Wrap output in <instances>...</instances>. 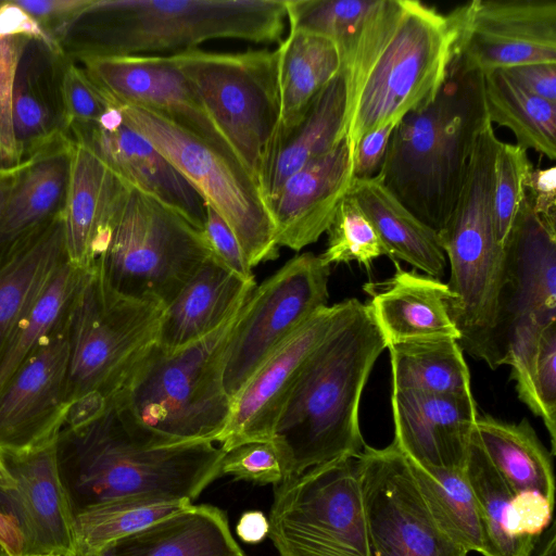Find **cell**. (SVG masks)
<instances>
[{"mask_svg": "<svg viewBox=\"0 0 556 556\" xmlns=\"http://www.w3.org/2000/svg\"><path fill=\"white\" fill-rule=\"evenodd\" d=\"M224 452L211 441L159 445L114 402L65 424L58 464L75 514L124 497L193 502L218 477Z\"/></svg>", "mask_w": 556, "mask_h": 556, "instance_id": "cell-1", "label": "cell"}, {"mask_svg": "<svg viewBox=\"0 0 556 556\" xmlns=\"http://www.w3.org/2000/svg\"><path fill=\"white\" fill-rule=\"evenodd\" d=\"M456 33L448 15L413 0H379L349 62L345 137L351 153L367 132L427 106L444 84Z\"/></svg>", "mask_w": 556, "mask_h": 556, "instance_id": "cell-2", "label": "cell"}, {"mask_svg": "<svg viewBox=\"0 0 556 556\" xmlns=\"http://www.w3.org/2000/svg\"><path fill=\"white\" fill-rule=\"evenodd\" d=\"M384 349L368 305L348 299L338 323L305 363L278 419L273 439L286 477L363 451L361 397Z\"/></svg>", "mask_w": 556, "mask_h": 556, "instance_id": "cell-3", "label": "cell"}, {"mask_svg": "<svg viewBox=\"0 0 556 556\" xmlns=\"http://www.w3.org/2000/svg\"><path fill=\"white\" fill-rule=\"evenodd\" d=\"M285 0H90L55 36L72 61L155 55L235 38L280 43Z\"/></svg>", "mask_w": 556, "mask_h": 556, "instance_id": "cell-4", "label": "cell"}, {"mask_svg": "<svg viewBox=\"0 0 556 556\" xmlns=\"http://www.w3.org/2000/svg\"><path fill=\"white\" fill-rule=\"evenodd\" d=\"M489 123L483 73L453 59L435 98L394 126L379 174L383 185L439 232L455 207L477 139Z\"/></svg>", "mask_w": 556, "mask_h": 556, "instance_id": "cell-5", "label": "cell"}, {"mask_svg": "<svg viewBox=\"0 0 556 556\" xmlns=\"http://www.w3.org/2000/svg\"><path fill=\"white\" fill-rule=\"evenodd\" d=\"M498 141L488 124L477 139L455 207L438 232L450 264L446 285L454 294L451 315L458 344L491 369L506 365L508 353L503 329L506 255L496 239L492 212Z\"/></svg>", "mask_w": 556, "mask_h": 556, "instance_id": "cell-6", "label": "cell"}, {"mask_svg": "<svg viewBox=\"0 0 556 556\" xmlns=\"http://www.w3.org/2000/svg\"><path fill=\"white\" fill-rule=\"evenodd\" d=\"M247 300L198 341L169 352L155 344L111 401L156 444L215 443L224 430L232 404L224 387L226 358Z\"/></svg>", "mask_w": 556, "mask_h": 556, "instance_id": "cell-7", "label": "cell"}, {"mask_svg": "<svg viewBox=\"0 0 556 556\" xmlns=\"http://www.w3.org/2000/svg\"><path fill=\"white\" fill-rule=\"evenodd\" d=\"M164 307L123 295L91 268L67 325V400L105 406L157 342Z\"/></svg>", "mask_w": 556, "mask_h": 556, "instance_id": "cell-8", "label": "cell"}, {"mask_svg": "<svg viewBox=\"0 0 556 556\" xmlns=\"http://www.w3.org/2000/svg\"><path fill=\"white\" fill-rule=\"evenodd\" d=\"M211 256L202 230L129 185L92 268L116 292L165 307Z\"/></svg>", "mask_w": 556, "mask_h": 556, "instance_id": "cell-9", "label": "cell"}, {"mask_svg": "<svg viewBox=\"0 0 556 556\" xmlns=\"http://www.w3.org/2000/svg\"><path fill=\"white\" fill-rule=\"evenodd\" d=\"M113 103L125 123L147 138L225 220L251 268L278 257L264 197L233 154L155 112Z\"/></svg>", "mask_w": 556, "mask_h": 556, "instance_id": "cell-10", "label": "cell"}, {"mask_svg": "<svg viewBox=\"0 0 556 556\" xmlns=\"http://www.w3.org/2000/svg\"><path fill=\"white\" fill-rule=\"evenodd\" d=\"M238 161L257 176L280 122L277 50L170 55Z\"/></svg>", "mask_w": 556, "mask_h": 556, "instance_id": "cell-11", "label": "cell"}, {"mask_svg": "<svg viewBox=\"0 0 556 556\" xmlns=\"http://www.w3.org/2000/svg\"><path fill=\"white\" fill-rule=\"evenodd\" d=\"M357 455L274 485L268 538L278 556H372Z\"/></svg>", "mask_w": 556, "mask_h": 556, "instance_id": "cell-12", "label": "cell"}, {"mask_svg": "<svg viewBox=\"0 0 556 556\" xmlns=\"http://www.w3.org/2000/svg\"><path fill=\"white\" fill-rule=\"evenodd\" d=\"M329 276L330 266L319 255L304 252L256 285L226 358L224 387L231 401L282 343L328 305Z\"/></svg>", "mask_w": 556, "mask_h": 556, "instance_id": "cell-13", "label": "cell"}, {"mask_svg": "<svg viewBox=\"0 0 556 556\" xmlns=\"http://www.w3.org/2000/svg\"><path fill=\"white\" fill-rule=\"evenodd\" d=\"M372 556H468L439 522L394 442L357 455Z\"/></svg>", "mask_w": 556, "mask_h": 556, "instance_id": "cell-14", "label": "cell"}, {"mask_svg": "<svg viewBox=\"0 0 556 556\" xmlns=\"http://www.w3.org/2000/svg\"><path fill=\"white\" fill-rule=\"evenodd\" d=\"M448 16L456 33L453 59L467 70L556 63L554 0H475Z\"/></svg>", "mask_w": 556, "mask_h": 556, "instance_id": "cell-15", "label": "cell"}, {"mask_svg": "<svg viewBox=\"0 0 556 556\" xmlns=\"http://www.w3.org/2000/svg\"><path fill=\"white\" fill-rule=\"evenodd\" d=\"M67 325L26 359L0 390V452L17 454L45 446L58 439L65 425L71 407Z\"/></svg>", "mask_w": 556, "mask_h": 556, "instance_id": "cell-16", "label": "cell"}, {"mask_svg": "<svg viewBox=\"0 0 556 556\" xmlns=\"http://www.w3.org/2000/svg\"><path fill=\"white\" fill-rule=\"evenodd\" d=\"M346 300L317 311L254 372L232 400L228 421L217 437L226 453L243 443L269 441L308 357L338 323Z\"/></svg>", "mask_w": 556, "mask_h": 556, "instance_id": "cell-17", "label": "cell"}, {"mask_svg": "<svg viewBox=\"0 0 556 556\" xmlns=\"http://www.w3.org/2000/svg\"><path fill=\"white\" fill-rule=\"evenodd\" d=\"M15 480L0 508L16 522L25 556H77L75 509L62 481L56 440L25 453L0 452Z\"/></svg>", "mask_w": 556, "mask_h": 556, "instance_id": "cell-18", "label": "cell"}, {"mask_svg": "<svg viewBox=\"0 0 556 556\" xmlns=\"http://www.w3.org/2000/svg\"><path fill=\"white\" fill-rule=\"evenodd\" d=\"M79 64L111 101L155 112L233 154L170 55L98 58Z\"/></svg>", "mask_w": 556, "mask_h": 556, "instance_id": "cell-19", "label": "cell"}, {"mask_svg": "<svg viewBox=\"0 0 556 556\" xmlns=\"http://www.w3.org/2000/svg\"><path fill=\"white\" fill-rule=\"evenodd\" d=\"M503 248V329L508 345L518 329L556 323V223L541 217L525 194Z\"/></svg>", "mask_w": 556, "mask_h": 556, "instance_id": "cell-20", "label": "cell"}, {"mask_svg": "<svg viewBox=\"0 0 556 556\" xmlns=\"http://www.w3.org/2000/svg\"><path fill=\"white\" fill-rule=\"evenodd\" d=\"M68 140L87 147L127 184L173 207L203 231L205 202L201 195L147 138L125 123L113 102L94 125Z\"/></svg>", "mask_w": 556, "mask_h": 556, "instance_id": "cell-21", "label": "cell"}, {"mask_svg": "<svg viewBox=\"0 0 556 556\" xmlns=\"http://www.w3.org/2000/svg\"><path fill=\"white\" fill-rule=\"evenodd\" d=\"M70 60L53 41L28 39L16 66L13 129L24 164L68 140L63 81Z\"/></svg>", "mask_w": 556, "mask_h": 556, "instance_id": "cell-22", "label": "cell"}, {"mask_svg": "<svg viewBox=\"0 0 556 556\" xmlns=\"http://www.w3.org/2000/svg\"><path fill=\"white\" fill-rule=\"evenodd\" d=\"M393 442L401 452L431 466L465 468L478 410L470 394L392 390Z\"/></svg>", "mask_w": 556, "mask_h": 556, "instance_id": "cell-23", "label": "cell"}, {"mask_svg": "<svg viewBox=\"0 0 556 556\" xmlns=\"http://www.w3.org/2000/svg\"><path fill=\"white\" fill-rule=\"evenodd\" d=\"M352 179L346 137L291 175L267 202L277 245L300 251L316 242L329 228Z\"/></svg>", "mask_w": 556, "mask_h": 556, "instance_id": "cell-24", "label": "cell"}, {"mask_svg": "<svg viewBox=\"0 0 556 556\" xmlns=\"http://www.w3.org/2000/svg\"><path fill=\"white\" fill-rule=\"evenodd\" d=\"M393 262L391 278L364 286L370 296L368 308L387 346L441 339L458 342L459 332L451 315L454 294L447 285Z\"/></svg>", "mask_w": 556, "mask_h": 556, "instance_id": "cell-25", "label": "cell"}, {"mask_svg": "<svg viewBox=\"0 0 556 556\" xmlns=\"http://www.w3.org/2000/svg\"><path fill=\"white\" fill-rule=\"evenodd\" d=\"M465 475L476 498L483 530V556H531L546 516L535 493H515L475 438Z\"/></svg>", "mask_w": 556, "mask_h": 556, "instance_id": "cell-26", "label": "cell"}, {"mask_svg": "<svg viewBox=\"0 0 556 556\" xmlns=\"http://www.w3.org/2000/svg\"><path fill=\"white\" fill-rule=\"evenodd\" d=\"M72 162L63 213L68 261L91 269L106 242L129 184L87 147L71 141Z\"/></svg>", "mask_w": 556, "mask_h": 556, "instance_id": "cell-27", "label": "cell"}, {"mask_svg": "<svg viewBox=\"0 0 556 556\" xmlns=\"http://www.w3.org/2000/svg\"><path fill=\"white\" fill-rule=\"evenodd\" d=\"M71 141L21 164L0 211V269L63 216L71 174Z\"/></svg>", "mask_w": 556, "mask_h": 556, "instance_id": "cell-28", "label": "cell"}, {"mask_svg": "<svg viewBox=\"0 0 556 556\" xmlns=\"http://www.w3.org/2000/svg\"><path fill=\"white\" fill-rule=\"evenodd\" d=\"M244 281L208 257L164 307L156 345L175 351L217 329L252 293Z\"/></svg>", "mask_w": 556, "mask_h": 556, "instance_id": "cell-29", "label": "cell"}, {"mask_svg": "<svg viewBox=\"0 0 556 556\" xmlns=\"http://www.w3.org/2000/svg\"><path fill=\"white\" fill-rule=\"evenodd\" d=\"M346 102L345 80L340 72L298 124L276 134L257 176L266 205L291 175L331 151L345 137Z\"/></svg>", "mask_w": 556, "mask_h": 556, "instance_id": "cell-30", "label": "cell"}, {"mask_svg": "<svg viewBox=\"0 0 556 556\" xmlns=\"http://www.w3.org/2000/svg\"><path fill=\"white\" fill-rule=\"evenodd\" d=\"M375 227L392 261H403L424 275L440 279L447 261L439 235L408 211L383 185L380 176L352 179L348 192Z\"/></svg>", "mask_w": 556, "mask_h": 556, "instance_id": "cell-31", "label": "cell"}, {"mask_svg": "<svg viewBox=\"0 0 556 556\" xmlns=\"http://www.w3.org/2000/svg\"><path fill=\"white\" fill-rule=\"evenodd\" d=\"M116 556H241L226 514L195 505L114 544Z\"/></svg>", "mask_w": 556, "mask_h": 556, "instance_id": "cell-32", "label": "cell"}, {"mask_svg": "<svg viewBox=\"0 0 556 556\" xmlns=\"http://www.w3.org/2000/svg\"><path fill=\"white\" fill-rule=\"evenodd\" d=\"M475 438L515 493H538L555 503L553 455L527 419L478 416Z\"/></svg>", "mask_w": 556, "mask_h": 556, "instance_id": "cell-33", "label": "cell"}, {"mask_svg": "<svg viewBox=\"0 0 556 556\" xmlns=\"http://www.w3.org/2000/svg\"><path fill=\"white\" fill-rule=\"evenodd\" d=\"M277 55L279 132L298 124L314 99L340 73L341 61L330 39L304 30H290L280 41Z\"/></svg>", "mask_w": 556, "mask_h": 556, "instance_id": "cell-34", "label": "cell"}, {"mask_svg": "<svg viewBox=\"0 0 556 556\" xmlns=\"http://www.w3.org/2000/svg\"><path fill=\"white\" fill-rule=\"evenodd\" d=\"M66 262L62 216L0 269V351Z\"/></svg>", "mask_w": 556, "mask_h": 556, "instance_id": "cell-35", "label": "cell"}, {"mask_svg": "<svg viewBox=\"0 0 556 556\" xmlns=\"http://www.w3.org/2000/svg\"><path fill=\"white\" fill-rule=\"evenodd\" d=\"M506 365L511 368L519 400L547 429L551 454L556 453V323L516 330L508 343Z\"/></svg>", "mask_w": 556, "mask_h": 556, "instance_id": "cell-36", "label": "cell"}, {"mask_svg": "<svg viewBox=\"0 0 556 556\" xmlns=\"http://www.w3.org/2000/svg\"><path fill=\"white\" fill-rule=\"evenodd\" d=\"M88 270L68 261L55 273L0 351V390L26 359L67 324Z\"/></svg>", "mask_w": 556, "mask_h": 556, "instance_id": "cell-37", "label": "cell"}, {"mask_svg": "<svg viewBox=\"0 0 556 556\" xmlns=\"http://www.w3.org/2000/svg\"><path fill=\"white\" fill-rule=\"evenodd\" d=\"M489 121L513 131L516 144L556 159V103L532 94L503 71L483 74Z\"/></svg>", "mask_w": 556, "mask_h": 556, "instance_id": "cell-38", "label": "cell"}, {"mask_svg": "<svg viewBox=\"0 0 556 556\" xmlns=\"http://www.w3.org/2000/svg\"><path fill=\"white\" fill-rule=\"evenodd\" d=\"M392 390L431 394H470V374L453 339L403 342L387 346Z\"/></svg>", "mask_w": 556, "mask_h": 556, "instance_id": "cell-39", "label": "cell"}, {"mask_svg": "<svg viewBox=\"0 0 556 556\" xmlns=\"http://www.w3.org/2000/svg\"><path fill=\"white\" fill-rule=\"evenodd\" d=\"M192 504L189 500L134 496L80 509L75 515L77 556L99 553Z\"/></svg>", "mask_w": 556, "mask_h": 556, "instance_id": "cell-40", "label": "cell"}, {"mask_svg": "<svg viewBox=\"0 0 556 556\" xmlns=\"http://www.w3.org/2000/svg\"><path fill=\"white\" fill-rule=\"evenodd\" d=\"M404 456L417 486L439 522L469 553L482 554V523L465 470L440 468Z\"/></svg>", "mask_w": 556, "mask_h": 556, "instance_id": "cell-41", "label": "cell"}, {"mask_svg": "<svg viewBox=\"0 0 556 556\" xmlns=\"http://www.w3.org/2000/svg\"><path fill=\"white\" fill-rule=\"evenodd\" d=\"M378 2L379 0H285L290 30H304L330 39L338 49L341 68L359 43Z\"/></svg>", "mask_w": 556, "mask_h": 556, "instance_id": "cell-42", "label": "cell"}, {"mask_svg": "<svg viewBox=\"0 0 556 556\" xmlns=\"http://www.w3.org/2000/svg\"><path fill=\"white\" fill-rule=\"evenodd\" d=\"M326 232L327 247L319 255L326 265L355 261L370 268L374 260L387 256V251L371 222L349 193L339 203Z\"/></svg>", "mask_w": 556, "mask_h": 556, "instance_id": "cell-43", "label": "cell"}, {"mask_svg": "<svg viewBox=\"0 0 556 556\" xmlns=\"http://www.w3.org/2000/svg\"><path fill=\"white\" fill-rule=\"evenodd\" d=\"M532 168L527 150L516 143L498 141L494 161L492 212L496 239L502 247L526 194V181Z\"/></svg>", "mask_w": 556, "mask_h": 556, "instance_id": "cell-44", "label": "cell"}, {"mask_svg": "<svg viewBox=\"0 0 556 556\" xmlns=\"http://www.w3.org/2000/svg\"><path fill=\"white\" fill-rule=\"evenodd\" d=\"M220 476L258 485L278 484L286 476V464L274 439L243 443L226 452Z\"/></svg>", "mask_w": 556, "mask_h": 556, "instance_id": "cell-45", "label": "cell"}, {"mask_svg": "<svg viewBox=\"0 0 556 556\" xmlns=\"http://www.w3.org/2000/svg\"><path fill=\"white\" fill-rule=\"evenodd\" d=\"M26 37H0V172L21 165L13 129V88Z\"/></svg>", "mask_w": 556, "mask_h": 556, "instance_id": "cell-46", "label": "cell"}, {"mask_svg": "<svg viewBox=\"0 0 556 556\" xmlns=\"http://www.w3.org/2000/svg\"><path fill=\"white\" fill-rule=\"evenodd\" d=\"M63 93L68 124L67 139L94 125L110 105L108 97L83 66L74 61L70 62L65 71Z\"/></svg>", "mask_w": 556, "mask_h": 556, "instance_id": "cell-47", "label": "cell"}, {"mask_svg": "<svg viewBox=\"0 0 556 556\" xmlns=\"http://www.w3.org/2000/svg\"><path fill=\"white\" fill-rule=\"evenodd\" d=\"M203 235L212 256L244 281L255 280L241 247L225 220L205 203Z\"/></svg>", "mask_w": 556, "mask_h": 556, "instance_id": "cell-48", "label": "cell"}, {"mask_svg": "<svg viewBox=\"0 0 556 556\" xmlns=\"http://www.w3.org/2000/svg\"><path fill=\"white\" fill-rule=\"evenodd\" d=\"M394 126L386 125L359 139L351 153L353 179H370L380 174Z\"/></svg>", "mask_w": 556, "mask_h": 556, "instance_id": "cell-49", "label": "cell"}, {"mask_svg": "<svg viewBox=\"0 0 556 556\" xmlns=\"http://www.w3.org/2000/svg\"><path fill=\"white\" fill-rule=\"evenodd\" d=\"M54 41V36L83 9L90 0H15Z\"/></svg>", "mask_w": 556, "mask_h": 556, "instance_id": "cell-50", "label": "cell"}, {"mask_svg": "<svg viewBox=\"0 0 556 556\" xmlns=\"http://www.w3.org/2000/svg\"><path fill=\"white\" fill-rule=\"evenodd\" d=\"M501 71L532 94L556 103V63H527Z\"/></svg>", "mask_w": 556, "mask_h": 556, "instance_id": "cell-51", "label": "cell"}, {"mask_svg": "<svg viewBox=\"0 0 556 556\" xmlns=\"http://www.w3.org/2000/svg\"><path fill=\"white\" fill-rule=\"evenodd\" d=\"M526 194L533 210L543 218L556 223V168H533L526 181Z\"/></svg>", "mask_w": 556, "mask_h": 556, "instance_id": "cell-52", "label": "cell"}, {"mask_svg": "<svg viewBox=\"0 0 556 556\" xmlns=\"http://www.w3.org/2000/svg\"><path fill=\"white\" fill-rule=\"evenodd\" d=\"M0 37H26L53 41L15 0L0 2Z\"/></svg>", "mask_w": 556, "mask_h": 556, "instance_id": "cell-53", "label": "cell"}, {"mask_svg": "<svg viewBox=\"0 0 556 556\" xmlns=\"http://www.w3.org/2000/svg\"><path fill=\"white\" fill-rule=\"evenodd\" d=\"M15 480L0 453V489H13ZM0 543L11 556H25L22 533L12 517L0 508Z\"/></svg>", "mask_w": 556, "mask_h": 556, "instance_id": "cell-54", "label": "cell"}, {"mask_svg": "<svg viewBox=\"0 0 556 556\" xmlns=\"http://www.w3.org/2000/svg\"><path fill=\"white\" fill-rule=\"evenodd\" d=\"M268 518L260 510H250L241 515L236 526L239 539L245 543L256 544L268 536Z\"/></svg>", "mask_w": 556, "mask_h": 556, "instance_id": "cell-55", "label": "cell"}, {"mask_svg": "<svg viewBox=\"0 0 556 556\" xmlns=\"http://www.w3.org/2000/svg\"><path fill=\"white\" fill-rule=\"evenodd\" d=\"M18 167L11 170L0 172V211L15 185Z\"/></svg>", "mask_w": 556, "mask_h": 556, "instance_id": "cell-56", "label": "cell"}, {"mask_svg": "<svg viewBox=\"0 0 556 556\" xmlns=\"http://www.w3.org/2000/svg\"><path fill=\"white\" fill-rule=\"evenodd\" d=\"M536 556H556V530L554 522H552L545 538L540 543Z\"/></svg>", "mask_w": 556, "mask_h": 556, "instance_id": "cell-57", "label": "cell"}, {"mask_svg": "<svg viewBox=\"0 0 556 556\" xmlns=\"http://www.w3.org/2000/svg\"><path fill=\"white\" fill-rule=\"evenodd\" d=\"M89 556H116L114 545Z\"/></svg>", "mask_w": 556, "mask_h": 556, "instance_id": "cell-58", "label": "cell"}, {"mask_svg": "<svg viewBox=\"0 0 556 556\" xmlns=\"http://www.w3.org/2000/svg\"><path fill=\"white\" fill-rule=\"evenodd\" d=\"M0 556H11L1 543H0Z\"/></svg>", "mask_w": 556, "mask_h": 556, "instance_id": "cell-59", "label": "cell"}, {"mask_svg": "<svg viewBox=\"0 0 556 556\" xmlns=\"http://www.w3.org/2000/svg\"><path fill=\"white\" fill-rule=\"evenodd\" d=\"M241 556H247L245 554L241 555Z\"/></svg>", "mask_w": 556, "mask_h": 556, "instance_id": "cell-60", "label": "cell"}, {"mask_svg": "<svg viewBox=\"0 0 556 556\" xmlns=\"http://www.w3.org/2000/svg\"><path fill=\"white\" fill-rule=\"evenodd\" d=\"M0 2H1V0H0Z\"/></svg>", "mask_w": 556, "mask_h": 556, "instance_id": "cell-61", "label": "cell"}]
</instances>
